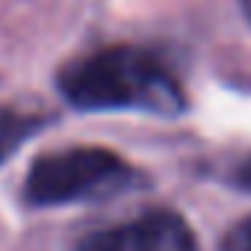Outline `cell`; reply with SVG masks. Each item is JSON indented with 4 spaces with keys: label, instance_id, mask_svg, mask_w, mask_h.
I'll use <instances>...</instances> for the list:
<instances>
[{
    "label": "cell",
    "instance_id": "cell-3",
    "mask_svg": "<svg viewBox=\"0 0 251 251\" xmlns=\"http://www.w3.org/2000/svg\"><path fill=\"white\" fill-rule=\"evenodd\" d=\"M74 251H195V233L172 210H151L98 233H89Z\"/></svg>",
    "mask_w": 251,
    "mask_h": 251
},
{
    "label": "cell",
    "instance_id": "cell-5",
    "mask_svg": "<svg viewBox=\"0 0 251 251\" xmlns=\"http://www.w3.org/2000/svg\"><path fill=\"white\" fill-rule=\"evenodd\" d=\"M225 251H251V216L225 236Z\"/></svg>",
    "mask_w": 251,
    "mask_h": 251
},
{
    "label": "cell",
    "instance_id": "cell-6",
    "mask_svg": "<svg viewBox=\"0 0 251 251\" xmlns=\"http://www.w3.org/2000/svg\"><path fill=\"white\" fill-rule=\"evenodd\" d=\"M233 183L239 186V189H245V192H251V154L236 166V172H233Z\"/></svg>",
    "mask_w": 251,
    "mask_h": 251
},
{
    "label": "cell",
    "instance_id": "cell-7",
    "mask_svg": "<svg viewBox=\"0 0 251 251\" xmlns=\"http://www.w3.org/2000/svg\"><path fill=\"white\" fill-rule=\"evenodd\" d=\"M239 6H242V15H245V21L251 24V0H239Z\"/></svg>",
    "mask_w": 251,
    "mask_h": 251
},
{
    "label": "cell",
    "instance_id": "cell-4",
    "mask_svg": "<svg viewBox=\"0 0 251 251\" xmlns=\"http://www.w3.org/2000/svg\"><path fill=\"white\" fill-rule=\"evenodd\" d=\"M36 127H39V118L0 109V163H3L24 139H30L36 133Z\"/></svg>",
    "mask_w": 251,
    "mask_h": 251
},
{
    "label": "cell",
    "instance_id": "cell-2",
    "mask_svg": "<svg viewBox=\"0 0 251 251\" xmlns=\"http://www.w3.org/2000/svg\"><path fill=\"white\" fill-rule=\"evenodd\" d=\"M130 183H136V172L124 157L106 148L77 145L42 154L27 175L24 198L36 207H59L109 198Z\"/></svg>",
    "mask_w": 251,
    "mask_h": 251
},
{
    "label": "cell",
    "instance_id": "cell-1",
    "mask_svg": "<svg viewBox=\"0 0 251 251\" xmlns=\"http://www.w3.org/2000/svg\"><path fill=\"white\" fill-rule=\"evenodd\" d=\"M62 98L77 109H139L180 115L186 95L175 74L136 45H109L71 59L56 74Z\"/></svg>",
    "mask_w": 251,
    "mask_h": 251
}]
</instances>
